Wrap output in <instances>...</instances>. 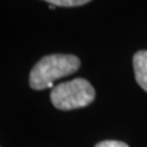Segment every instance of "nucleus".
<instances>
[{"mask_svg":"<svg viewBox=\"0 0 147 147\" xmlns=\"http://www.w3.org/2000/svg\"><path fill=\"white\" fill-rule=\"evenodd\" d=\"M54 7H55L54 5H49V9H50V10H53V9H54Z\"/></svg>","mask_w":147,"mask_h":147,"instance_id":"obj_6","label":"nucleus"},{"mask_svg":"<svg viewBox=\"0 0 147 147\" xmlns=\"http://www.w3.org/2000/svg\"><path fill=\"white\" fill-rule=\"evenodd\" d=\"M54 6H65V7H71V6H80L84 4L91 1V0H44Z\"/></svg>","mask_w":147,"mask_h":147,"instance_id":"obj_4","label":"nucleus"},{"mask_svg":"<svg viewBox=\"0 0 147 147\" xmlns=\"http://www.w3.org/2000/svg\"><path fill=\"white\" fill-rule=\"evenodd\" d=\"M94 147H129L125 142L121 141H114V140H107V141H102L98 142Z\"/></svg>","mask_w":147,"mask_h":147,"instance_id":"obj_5","label":"nucleus"},{"mask_svg":"<svg viewBox=\"0 0 147 147\" xmlns=\"http://www.w3.org/2000/svg\"><path fill=\"white\" fill-rule=\"evenodd\" d=\"M135 79L142 90L147 92V50H140L132 59Z\"/></svg>","mask_w":147,"mask_h":147,"instance_id":"obj_3","label":"nucleus"},{"mask_svg":"<svg viewBox=\"0 0 147 147\" xmlns=\"http://www.w3.org/2000/svg\"><path fill=\"white\" fill-rule=\"evenodd\" d=\"M96 97L94 88L85 79H74L57 85L50 93V99L55 108L71 110L87 107Z\"/></svg>","mask_w":147,"mask_h":147,"instance_id":"obj_2","label":"nucleus"},{"mask_svg":"<svg viewBox=\"0 0 147 147\" xmlns=\"http://www.w3.org/2000/svg\"><path fill=\"white\" fill-rule=\"evenodd\" d=\"M80 59L71 54H50L42 58L30 74V86L33 90L53 87V82L76 72Z\"/></svg>","mask_w":147,"mask_h":147,"instance_id":"obj_1","label":"nucleus"}]
</instances>
